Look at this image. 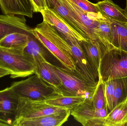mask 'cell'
<instances>
[{
    "label": "cell",
    "instance_id": "1",
    "mask_svg": "<svg viewBox=\"0 0 127 126\" xmlns=\"http://www.w3.org/2000/svg\"><path fill=\"white\" fill-rule=\"evenodd\" d=\"M52 25L43 21L32 29L31 34L45 47L64 66L76 71L70 45L67 41Z\"/></svg>",
    "mask_w": 127,
    "mask_h": 126
},
{
    "label": "cell",
    "instance_id": "2",
    "mask_svg": "<svg viewBox=\"0 0 127 126\" xmlns=\"http://www.w3.org/2000/svg\"><path fill=\"white\" fill-rule=\"evenodd\" d=\"M10 87L19 98L28 100L45 101L63 95L58 89L35 74L25 80L13 82Z\"/></svg>",
    "mask_w": 127,
    "mask_h": 126
},
{
    "label": "cell",
    "instance_id": "3",
    "mask_svg": "<svg viewBox=\"0 0 127 126\" xmlns=\"http://www.w3.org/2000/svg\"><path fill=\"white\" fill-rule=\"evenodd\" d=\"M53 66L62 81L63 96H80L92 100L97 85L87 80L76 71Z\"/></svg>",
    "mask_w": 127,
    "mask_h": 126
},
{
    "label": "cell",
    "instance_id": "4",
    "mask_svg": "<svg viewBox=\"0 0 127 126\" xmlns=\"http://www.w3.org/2000/svg\"><path fill=\"white\" fill-rule=\"evenodd\" d=\"M0 67L9 71L12 78L26 77L35 74L33 62L24 50L0 47Z\"/></svg>",
    "mask_w": 127,
    "mask_h": 126
},
{
    "label": "cell",
    "instance_id": "5",
    "mask_svg": "<svg viewBox=\"0 0 127 126\" xmlns=\"http://www.w3.org/2000/svg\"><path fill=\"white\" fill-rule=\"evenodd\" d=\"M99 72L104 82L127 77V52L116 48L107 50L101 58Z\"/></svg>",
    "mask_w": 127,
    "mask_h": 126
},
{
    "label": "cell",
    "instance_id": "6",
    "mask_svg": "<svg viewBox=\"0 0 127 126\" xmlns=\"http://www.w3.org/2000/svg\"><path fill=\"white\" fill-rule=\"evenodd\" d=\"M68 110V109L48 105L45 101L19 98L15 122L23 119L36 118L54 113L63 112Z\"/></svg>",
    "mask_w": 127,
    "mask_h": 126
},
{
    "label": "cell",
    "instance_id": "7",
    "mask_svg": "<svg viewBox=\"0 0 127 126\" xmlns=\"http://www.w3.org/2000/svg\"><path fill=\"white\" fill-rule=\"evenodd\" d=\"M71 115L84 126H103L108 114L107 107L96 109L92 100L86 99L70 110Z\"/></svg>",
    "mask_w": 127,
    "mask_h": 126
},
{
    "label": "cell",
    "instance_id": "8",
    "mask_svg": "<svg viewBox=\"0 0 127 126\" xmlns=\"http://www.w3.org/2000/svg\"><path fill=\"white\" fill-rule=\"evenodd\" d=\"M63 36L70 45L77 72L91 83L97 85L100 74L93 69L89 63L80 41L71 36Z\"/></svg>",
    "mask_w": 127,
    "mask_h": 126
},
{
    "label": "cell",
    "instance_id": "9",
    "mask_svg": "<svg viewBox=\"0 0 127 126\" xmlns=\"http://www.w3.org/2000/svg\"><path fill=\"white\" fill-rule=\"evenodd\" d=\"M47 6L60 15L75 30L88 40L97 39L90 30L76 16L65 0H46Z\"/></svg>",
    "mask_w": 127,
    "mask_h": 126
},
{
    "label": "cell",
    "instance_id": "10",
    "mask_svg": "<svg viewBox=\"0 0 127 126\" xmlns=\"http://www.w3.org/2000/svg\"><path fill=\"white\" fill-rule=\"evenodd\" d=\"M19 98L10 87L0 90V122L13 126L15 120Z\"/></svg>",
    "mask_w": 127,
    "mask_h": 126
},
{
    "label": "cell",
    "instance_id": "11",
    "mask_svg": "<svg viewBox=\"0 0 127 126\" xmlns=\"http://www.w3.org/2000/svg\"><path fill=\"white\" fill-rule=\"evenodd\" d=\"M24 16L0 15V40L10 34L16 33L31 34L32 29L26 23Z\"/></svg>",
    "mask_w": 127,
    "mask_h": 126
},
{
    "label": "cell",
    "instance_id": "12",
    "mask_svg": "<svg viewBox=\"0 0 127 126\" xmlns=\"http://www.w3.org/2000/svg\"><path fill=\"white\" fill-rule=\"evenodd\" d=\"M41 13L43 17V21L54 26L63 35L71 36L80 42L88 40L76 31L53 9L47 7Z\"/></svg>",
    "mask_w": 127,
    "mask_h": 126
},
{
    "label": "cell",
    "instance_id": "13",
    "mask_svg": "<svg viewBox=\"0 0 127 126\" xmlns=\"http://www.w3.org/2000/svg\"><path fill=\"white\" fill-rule=\"evenodd\" d=\"M81 44L89 63L99 73L101 58L105 53L110 49L98 39L83 41Z\"/></svg>",
    "mask_w": 127,
    "mask_h": 126
},
{
    "label": "cell",
    "instance_id": "14",
    "mask_svg": "<svg viewBox=\"0 0 127 126\" xmlns=\"http://www.w3.org/2000/svg\"><path fill=\"white\" fill-rule=\"evenodd\" d=\"M71 113L68 109L63 112L54 113L31 119L16 121L13 126H60L65 123Z\"/></svg>",
    "mask_w": 127,
    "mask_h": 126
},
{
    "label": "cell",
    "instance_id": "15",
    "mask_svg": "<svg viewBox=\"0 0 127 126\" xmlns=\"http://www.w3.org/2000/svg\"><path fill=\"white\" fill-rule=\"evenodd\" d=\"M0 8L4 15H20L30 18L35 13L31 0H0Z\"/></svg>",
    "mask_w": 127,
    "mask_h": 126
},
{
    "label": "cell",
    "instance_id": "16",
    "mask_svg": "<svg viewBox=\"0 0 127 126\" xmlns=\"http://www.w3.org/2000/svg\"><path fill=\"white\" fill-rule=\"evenodd\" d=\"M95 4L99 12L107 19L127 23V18L124 10L112 0H103Z\"/></svg>",
    "mask_w": 127,
    "mask_h": 126
},
{
    "label": "cell",
    "instance_id": "17",
    "mask_svg": "<svg viewBox=\"0 0 127 126\" xmlns=\"http://www.w3.org/2000/svg\"><path fill=\"white\" fill-rule=\"evenodd\" d=\"M24 52L32 60L35 66V74H38L41 64L47 61L44 51L38 41L32 34L29 36V40Z\"/></svg>",
    "mask_w": 127,
    "mask_h": 126
},
{
    "label": "cell",
    "instance_id": "18",
    "mask_svg": "<svg viewBox=\"0 0 127 126\" xmlns=\"http://www.w3.org/2000/svg\"><path fill=\"white\" fill-rule=\"evenodd\" d=\"M109 20L110 22L111 45L127 52V23Z\"/></svg>",
    "mask_w": 127,
    "mask_h": 126
},
{
    "label": "cell",
    "instance_id": "19",
    "mask_svg": "<svg viewBox=\"0 0 127 126\" xmlns=\"http://www.w3.org/2000/svg\"><path fill=\"white\" fill-rule=\"evenodd\" d=\"M103 126H127V100L110 111Z\"/></svg>",
    "mask_w": 127,
    "mask_h": 126
},
{
    "label": "cell",
    "instance_id": "20",
    "mask_svg": "<svg viewBox=\"0 0 127 126\" xmlns=\"http://www.w3.org/2000/svg\"><path fill=\"white\" fill-rule=\"evenodd\" d=\"M30 34L21 33L10 34L0 40V47L24 50L27 44Z\"/></svg>",
    "mask_w": 127,
    "mask_h": 126
},
{
    "label": "cell",
    "instance_id": "21",
    "mask_svg": "<svg viewBox=\"0 0 127 126\" xmlns=\"http://www.w3.org/2000/svg\"><path fill=\"white\" fill-rule=\"evenodd\" d=\"M38 75L47 83L56 87L62 93V81L53 67V64L47 61L42 63Z\"/></svg>",
    "mask_w": 127,
    "mask_h": 126
},
{
    "label": "cell",
    "instance_id": "22",
    "mask_svg": "<svg viewBox=\"0 0 127 126\" xmlns=\"http://www.w3.org/2000/svg\"><path fill=\"white\" fill-rule=\"evenodd\" d=\"M94 35L100 41L110 49L115 48L111 44V27L109 19L101 14L99 17V23L94 30Z\"/></svg>",
    "mask_w": 127,
    "mask_h": 126
},
{
    "label": "cell",
    "instance_id": "23",
    "mask_svg": "<svg viewBox=\"0 0 127 126\" xmlns=\"http://www.w3.org/2000/svg\"><path fill=\"white\" fill-rule=\"evenodd\" d=\"M86 98L80 96H60L45 101L48 105L56 107L71 109L83 102Z\"/></svg>",
    "mask_w": 127,
    "mask_h": 126
},
{
    "label": "cell",
    "instance_id": "24",
    "mask_svg": "<svg viewBox=\"0 0 127 126\" xmlns=\"http://www.w3.org/2000/svg\"><path fill=\"white\" fill-rule=\"evenodd\" d=\"M114 80L112 110L127 100V77Z\"/></svg>",
    "mask_w": 127,
    "mask_h": 126
},
{
    "label": "cell",
    "instance_id": "25",
    "mask_svg": "<svg viewBox=\"0 0 127 126\" xmlns=\"http://www.w3.org/2000/svg\"><path fill=\"white\" fill-rule=\"evenodd\" d=\"M92 101L93 106L96 109H101L107 107L105 95V83L100 76Z\"/></svg>",
    "mask_w": 127,
    "mask_h": 126
},
{
    "label": "cell",
    "instance_id": "26",
    "mask_svg": "<svg viewBox=\"0 0 127 126\" xmlns=\"http://www.w3.org/2000/svg\"><path fill=\"white\" fill-rule=\"evenodd\" d=\"M70 0L87 13L88 17L93 20H95L100 13L95 4L87 0Z\"/></svg>",
    "mask_w": 127,
    "mask_h": 126
},
{
    "label": "cell",
    "instance_id": "27",
    "mask_svg": "<svg viewBox=\"0 0 127 126\" xmlns=\"http://www.w3.org/2000/svg\"><path fill=\"white\" fill-rule=\"evenodd\" d=\"M34 7V12L40 13L47 7L46 0H31Z\"/></svg>",
    "mask_w": 127,
    "mask_h": 126
},
{
    "label": "cell",
    "instance_id": "28",
    "mask_svg": "<svg viewBox=\"0 0 127 126\" xmlns=\"http://www.w3.org/2000/svg\"><path fill=\"white\" fill-rule=\"evenodd\" d=\"M8 75H10V72L0 67V78Z\"/></svg>",
    "mask_w": 127,
    "mask_h": 126
},
{
    "label": "cell",
    "instance_id": "29",
    "mask_svg": "<svg viewBox=\"0 0 127 126\" xmlns=\"http://www.w3.org/2000/svg\"><path fill=\"white\" fill-rule=\"evenodd\" d=\"M124 10L125 12V14H126V16H127V0H126V6L125 8V9H124Z\"/></svg>",
    "mask_w": 127,
    "mask_h": 126
},
{
    "label": "cell",
    "instance_id": "30",
    "mask_svg": "<svg viewBox=\"0 0 127 126\" xmlns=\"http://www.w3.org/2000/svg\"><path fill=\"white\" fill-rule=\"evenodd\" d=\"M7 126L5 124L3 123L0 122V126Z\"/></svg>",
    "mask_w": 127,
    "mask_h": 126
},
{
    "label": "cell",
    "instance_id": "31",
    "mask_svg": "<svg viewBox=\"0 0 127 126\" xmlns=\"http://www.w3.org/2000/svg\"></svg>",
    "mask_w": 127,
    "mask_h": 126
}]
</instances>
